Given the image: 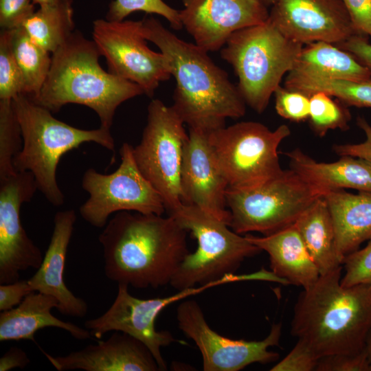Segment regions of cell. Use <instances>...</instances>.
<instances>
[{
    "label": "cell",
    "instance_id": "obj_18",
    "mask_svg": "<svg viewBox=\"0 0 371 371\" xmlns=\"http://www.w3.org/2000/svg\"><path fill=\"white\" fill-rule=\"evenodd\" d=\"M208 133L189 128L181 170L182 202L199 207L229 227L232 216L225 196L228 184L215 159Z\"/></svg>",
    "mask_w": 371,
    "mask_h": 371
},
{
    "label": "cell",
    "instance_id": "obj_11",
    "mask_svg": "<svg viewBox=\"0 0 371 371\" xmlns=\"http://www.w3.org/2000/svg\"><path fill=\"white\" fill-rule=\"evenodd\" d=\"M133 149L128 143L122 144L121 164L111 174L100 173L93 168L84 173L82 187L89 197L79 212L92 226L104 227L110 215L121 211L157 215L166 212L161 195L139 170Z\"/></svg>",
    "mask_w": 371,
    "mask_h": 371
},
{
    "label": "cell",
    "instance_id": "obj_44",
    "mask_svg": "<svg viewBox=\"0 0 371 371\" xmlns=\"http://www.w3.org/2000/svg\"><path fill=\"white\" fill-rule=\"evenodd\" d=\"M62 1L63 0H32L34 4L38 5L39 6L54 5Z\"/></svg>",
    "mask_w": 371,
    "mask_h": 371
},
{
    "label": "cell",
    "instance_id": "obj_30",
    "mask_svg": "<svg viewBox=\"0 0 371 371\" xmlns=\"http://www.w3.org/2000/svg\"><path fill=\"white\" fill-rule=\"evenodd\" d=\"M308 121L313 131L319 137H324L329 130L349 128L351 114L346 105L338 99L322 91L310 95Z\"/></svg>",
    "mask_w": 371,
    "mask_h": 371
},
{
    "label": "cell",
    "instance_id": "obj_15",
    "mask_svg": "<svg viewBox=\"0 0 371 371\" xmlns=\"http://www.w3.org/2000/svg\"><path fill=\"white\" fill-rule=\"evenodd\" d=\"M38 187L30 171L17 172L0 179V284L19 280L20 273L37 269L43 259L41 251L23 227L20 210Z\"/></svg>",
    "mask_w": 371,
    "mask_h": 371
},
{
    "label": "cell",
    "instance_id": "obj_8",
    "mask_svg": "<svg viewBox=\"0 0 371 371\" xmlns=\"http://www.w3.org/2000/svg\"><path fill=\"white\" fill-rule=\"evenodd\" d=\"M323 195L291 168L251 188H227L229 227L239 234L251 232L271 234L294 224Z\"/></svg>",
    "mask_w": 371,
    "mask_h": 371
},
{
    "label": "cell",
    "instance_id": "obj_24",
    "mask_svg": "<svg viewBox=\"0 0 371 371\" xmlns=\"http://www.w3.org/2000/svg\"><path fill=\"white\" fill-rule=\"evenodd\" d=\"M323 196L328 204L339 256L343 260L371 238V192L353 194L332 190Z\"/></svg>",
    "mask_w": 371,
    "mask_h": 371
},
{
    "label": "cell",
    "instance_id": "obj_46",
    "mask_svg": "<svg viewBox=\"0 0 371 371\" xmlns=\"http://www.w3.org/2000/svg\"><path fill=\"white\" fill-rule=\"evenodd\" d=\"M265 4L267 5H272V3H273L274 0H262Z\"/></svg>",
    "mask_w": 371,
    "mask_h": 371
},
{
    "label": "cell",
    "instance_id": "obj_31",
    "mask_svg": "<svg viewBox=\"0 0 371 371\" xmlns=\"http://www.w3.org/2000/svg\"><path fill=\"white\" fill-rule=\"evenodd\" d=\"M22 146L21 129L12 100H0V179L17 172L13 159Z\"/></svg>",
    "mask_w": 371,
    "mask_h": 371
},
{
    "label": "cell",
    "instance_id": "obj_12",
    "mask_svg": "<svg viewBox=\"0 0 371 371\" xmlns=\"http://www.w3.org/2000/svg\"><path fill=\"white\" fill-rule=\"evenodd\" d=\"M92 35L109 72L136 83L148 97L153 95L161 82L170 78L166 57L147 45L142 20L95 19Z\"/></svg>",
    "mask_w": 371,
    "mask_h": 371
},
{
    "label": "cell",
    "instance_id": "obj_32",
    "mask_svg": "<svg viewBox=\"0 0 371 371\" xmlns=\"http://www.w3.org/2000/svg\"><path fill=\"white\" fill-rule=\"evenodd\" d=\"M137 11L160 15L165 18L175 30H178L183 27L179 11L163 0H113L109 5L105 19L120 21Z\"/></svg>",
    "mask_w": 371,
    "mask_h": 371
},
{
    "label": "cell",
    "instance_id": "obj_13",
    "mask_svg": "<svg viewBox=\"0 0 371 371\" xmlns=\"http://www.w3.org/2000/svg\"><path fill=\"white\" fill-rule=\"evenodd\" d=\"M218 285L208 284L180 290L164 297L139 299L128 292V286L119 284L117 295L109 308L100 317L87 320L85 326L97 339L113 330L130 335L149 348L160 370H166L167 364L161 348L182 342L168 330H157L155 320L158 315L172 303Z\"/></svg>",
    "mask_w": 371,
    "mask_h": 371
},
{
    "label": "cell",
    "instance_id": "obj_20",
    "mask_svg": "<svg viewBox=\"0 0 371 371\" xmlns=\"http://www.w3.org/2000/svg\"><path fill=\"white\" fill-rule=\"evenodd\" d=\"M76 221V214L73 210L56 212L53 232L43 261L28 282L33 291L56 297L58 301L57 310L62 315L83 317L88 311L87 302L76 296L64 280L66 255Z\"/></svg>",
    "mask_w": 371,
    "mask_h": 371
},
{
    "label": "cell",
    "instance_id": "obj_40",
    "mask_svg": "<svg viewBox=\"0 0 371 371\" xmlns=\"http://www.w3.org/2000/svg\"><path fill=\"white\" fill-rule=\"evenodd\" d=\"M357 124L364 132L365 141L359 144H336L333 150L339 156H353L371 163V125L362 116L357 117Z\"/></svg>",
    "mask_w": 371,
    "mask_h": 371
},
{
    "label": "cell",
    "instance_id": "obj_2",
    "mask_svg": "<svg viewBox=\"0 0 371 371\" xmlns=\"http://www.w3.org/2000/svg\"><path fill=\"white\" fill-rule=\"evenodd\" d=\"M142 21L145 38L166 57L176 80L171 106L189 128L210 133L225 127L227 117L245 114L246 103L238 87L208 52L178 38L152 16Z\"/></svg>",
    "mask_w": 371,
    "mask_h": 371
},
{
    "label": "cell",
    "instance_id": "obj_34",
    "mask_svg": "<svg viewBox=\"0 0 371 371\" xmlns=\"http://www.w3.org/2000/svg\"><path fill=\"white\" fill-rule=\"evenodd\" d=\"M273 95L275 109L280 116L295 122H304L308 119L309 95L280 85L276 89Z\"/></svg>",
    "mask_w": 371,
    "mask_h": 371
},
{
    "label": "cell",
    "instance_id": "obj_22",
    "mask_svg": "<svg viewBox=\"0 0 371 371\" xmlns=\"http://www.w3.org/2000/svg\"><path fill=\"white\" fill-rule=\"evenodd\" d=\"M58 306L56 297L36 291L30 293L16 307L1 311L0 341L22 339L35 341V333L46 327L65 330L78 340L91 337L87 328L54 316L51 311L57 309Z\"/></svg>",
    "mask_w": 371,
    "mask_h": 371
},
{
    "label": "cell",
    "instance_id": "obj_1",
    "mask_svg": "<svg viewBox=\"0 0 371 371\" xmlns=\"http://www.w3.org/2000/svg\"><path fill=\"white\" fill-rule=\"evenodd\" d=\"M187 232L170 216L117 212L98 237L106 276L137 289L170 284L190 253Z\"/></svg>",
    "mask_w": 371,
    "mask_h": 371
},
{
    "label": "cell",
    "instance_id": "obj_10",
    "mask_svg": "<svg viewBox=\"0 0 371 371\" xmlns=\"http://www.w3.org/2000/svg\"><path fill=\"white\" fill-rule=\"evenodd\" d=\"M147 111L146 125L133 153L142 174L161 195L167 212L183 203L181 170L188 134L171 106L154 99Z\"/></svg>",
    "mask_w": 371,
    "mask_h": 371
},
{
    "label": "cell",
    "instance_id": "obj_38",
    "mask_svg": "<svg viewBox=\"0 0 371 371\" xmlns=\"http://www.w3.org/2000/svg\"><path fill=\"white\" fill-rule=\"evenodd\" d=\"M32 0H0V27L1 30H14L36 11Z\"/></svg>",
    "mask_w": 371,
    "mask_h": 371
},
{
    "label": "cell",
    "instance_id": "obj_9",
    "mask_svg": "<svg viewBox=\"0 0 371 371\" xmlns=\"http://www.w3.org/2000/svg\"><path fill=\"white\" fill-rule=\"evenodd\" d=\"M291 134L289 127L274 131L256 122H240L208 133L215 159L228 188L248 189L280 174L278 148Z\"/></svg>",
    "mask_w": 371,
    "mask_h": 371
},
{
    "label": "cell",
    "instance_id": "obj_6",
    "mask_svg": "<svg viewBox=\"0 0 371 371\" xmlns=\"http://www.w3.org/2000/svg\"><path fill=\"white\" fill-rule=\"evenodd\" d=\"M167 213L191 232L198 243L196 251L186 256L173 276L170 284L174 289L256 279V273L234 274L245 258L261 251L246 236L229 229L226 223L193 205L182 203Z\"/></svg>",
    "mask_w": 371,
    "mask_h": 371
},
{
    "label": "cell",
    "instance_id": "obj_33",
    "mask_svg": "<svg viewBox=\"0 0 371 371\" xmlns=\"http://www.w3.org/2000/svg\"><path fill=\"white\" fill-rule=\"evenodd\" d=\"M23 83L12 43V30L0 33V100H12L22 93Z\"/></svg>",
    "mask_w": 371,
    "mask_h": 371
},
{
    "label": "cell",
    "instance_id": "obj_16",
    "mask_svg": "<svg viewBox=\"0 0 371 371\" xmlns=\"http://www.w3.org/2000/svg\"><path fill=\"white\" fill-rule=\"evenodd\" d=\"M271 5L268 20L304 45L318 41L337 45L360 34L341 0H274Z\"/></svg>",
    "mask_w": 371,
    "mask_h": 371
},
{
    "label": "cell",
    "instance_id": "obj_28",
    "mask_svg": "<svg viewBox=\"0 0 371 371\" xmlns=\"http://www.w3.org/2000/svg\"><path fill=\"white\" fill-rule=\"evenodd\" d=\"M284 87L309 96L322 91L335 97L346 106L371 108V78L357 81L291 71L285 78Z\"/></svg>",
    "mask_w": 371,
    "mask_h": 371
},
{
    "label": "cell",
    "instance_id": "obj_23",
    "mask_svg": "<svg viewBox=\"0 0 371 371\" xmlns=\"http://www.w3.org/2000/svg\"><path fill=\"white\" fill-rule=\"evenodd\" d=\"M290 168L324 194L332 190L352 188L371 192V163L344 155L334 162H319L300 148L284 153Z\"/></svg>",
    "mask_w": 371,
    "mask_h": 371
},
{
    "label": "cell",
    "instance_id": "obj_41",
    "mask_svg": "<svg viewBox=\"0 0 371 371\" xmlns=\"http://www.w3.org/2000/svg\"><path fill=\"white\" fill-rule=\"evenodd\" d=\"M34 292L28 280L0 284V311L10 310L18 306L30 293Z\"/></svg>",
    "mask_w": 371,
    "mask_h": 371
},
{
    "label": "cell",
    "instance_id": "obj_5",
    "mask_svg": "<svg viewBox=\"0 0 371 371\" xmlns=\"http://www.w3.org/2000/svg\"><path fill=\"white\" fill-rule=\"evenodd\" d=\"M12 105L23 137L22 148L13 159L14 167L17 172H31L38 190L54 206L65 202L56 180L57 166L64 154L86 142L115 150L110 129L74 127L55 118L52 112L23 94L14 98Z\"/></svg>",
    "mask_w": 371,
    "mask_h": 371
},
{
    "label": "cell",
    "instance_id": "obj_21",
    "mask_svg": "<svg viewBox=\"0 0 371 371\" xmlns=\"http://www.w3.org/2000/svg\"><path fill=\"white\" fill-rule=\"evenodd\" d=\"M246 236L261 251L268 254L271 271L287 284H294L305 289L319 278V271L295 223L262 237Z\"/></svg>",
    "mask_w": 371,
    "mask_h": 371
},
{
    "label": "cell",
    "instance_id": "obj_45",
    "mask_svg": "<svg viewBox=\"0 0 371 371\" xmlns=\"http://www.w3.org/2000/svg\"><path fill=\"white\" fill-rule=\"evenodd\" d=\"M366 352L368 354V359L370 360V362L371 363V329L368 335L366 341V346H365Z\"/></svg>",
    "mask_w": 371,
    "mask_h": 371
},
{
    "label": "cell",
    "instance_id": "obj_27",
    "mask_svg": "<svg viewBox=\"0 0 371 371\" xmlns=\"http://www.w3.org/2000/svg\"><path fill=\"white\" fill-rule=\"evenodd\" d=\"M73 0L39 6L23 24L30 38L49 53L57 50L75 31Z\"/></svg>",
    "mask_w": 371,
    "mask_h": 371
},
{
    "label": "cell",
    "instance_id": "obj_19",
    "mask_svg": "<svg viewBox=\"0 0 371 371\" xmlns=\"http://www.w3.org/2000/svg\"><path fill=\"white\" fill-rule=\"evenodd\" d=\"M44 355L58 371H158L159 367L149 348L125 333H113L107 339L65 356Z\"/></svg>",
    "mask_w": 371,
    "mask_h": 371
},
{
    "label": "cell",
    "instance_id": "obj_17",
    "mask_svg": "<svg viewBox=\"0 0 371 371\" xmlns=\"http://www.w3.org/2000/svg\"><path fill=\"white\" fill-rule=\"evenodd\" d=\"M183 27L195 44L217 51L238 30L265 23L269 11L262 0H181Z\"/></svg>",
    "mask_w": 371,
    "mask_h": 371
},
{
    "label": "cell",
    "instance_id": "obj_43",
    "mask_svg": "<svg viewBox=\"0 0 371 371\" xmlns=\"http://www.w3.org/2000/svg\"><path fill=\"white\" fill-rule=\"evenodd\" d=\"M30 361L25 352L18 347H12L0 358V371L24 368Z\"/></svg>",
    "mask_w": 371,
    "mask_h": 371
},
{
    "label": "cell",
    "instance_id": "obj_29",
    "mask_svg": "<svg viewBox=\"0 0 371 371\" xmlns=\"http://www.w3.org/2000/svg\"><path fill=\"white\" fill-rule=\"evenodd\" d=\"M14 54L21 71L22 93L33 98L43 87L49 72V52L34 43L23 27L12 30Z\"/></svg>",
    "mask_w": 371,
    "mask_h": 371
},
{
    "label": "cell",
    "instance_id": "obj_37",
    "mask_svg": "<svg viewBox=\"0 0 371 371\" xmlns=\"http://www.w3.org/2000/svg\"><path fill=\"white\" fill-rule=\"evenodd\" d=\"M317 371H371L366 348L356 354H336L322 357Z\"/></svg>",
    "mask_w": 371,
    "mask_h": 371
},
{
    "label": "cell",
    "instance_id": "obj_39",
    "mask_svg": "<svg viewBox=\"0 0 371 371\" xmlns=\"http://www.w3.org/2000/svg\"><path fill=\"white\" fill-rule=\"evenodd\" d=\"M356 30L371 38V0H341Z\"/></svg>",
    "mask_w": 371,
    "mask_h": 371
},
{
    "label": "cell",
    "instance_id": "obj_36",
    "mask_svg": "<svg viewBox=\"0 0 371 371\" xmlns=\"http://www.w3.org/2000/svg\"><path fill=\"white\" fill-rule=\"evenodd\" d=\"M321 357L304 341H297L289 353L271 368V371L315 370Z\"/></svg>",
    "mask_w": 371,
    "mask_h": 371
},
{
    "label": "cell",
    "instance_id": "obj_25",
    "mask_svg": "<svg viewBox=\"0 0 371 371\" xmlns=\"http://www.w3.org/2000/svg\"><path fill=\"white\" fill-rule=\"evenodd\" d=\"M320 276L343 265L331 214L325 198L318 197L295 223Z\"/></svg>",
    "mask_w": 371,
    "mask_h": 371
},
{
    "label": "cell",
    "instance_id": "obj_35",
    "mask_svg": "<svg viewBox=\"0 0 371 371\" xmlns=\"http://www.w3.org/2000/svg\"><path fill=\"white\" fill-rule=\"evenodd\" d=\"M343 265L345 273L341 278V285H371V238L366 247L347 255Z\"/></svg>",
    "mask_w": 371,
    "mask_h": 371
},
{
    "label": "cell",
    "instance_id": "obj_26",
    "mask_svg": "<svg viewBox=\"0 0 371 371\" xmlns=\"http://www.w3.org/2000/svg\"><path fill=\"white\" fill-rule=\"evenodd\" d=\"M291 71L357 81L371 78L369 71L352 54L335 44L324 41L304 45Z\"/></svg>",
    "mask_w": 371,
    "mask_h": 371
},
{
    "label": "cell",
    "instance_id": "obj_42",
    "mask_svg": "<svg viewBox=\"0 0 371 371\" xmlns=\"http://www.w3.org/2000/svg\"><path fill=\"white\" fill-rule=\"evenodd\" d=\"M335 45L352 54L371 75V43L368 36L357 34Z\"/></svg>",
    "mask_w": 371,
    "mask_h": 371
},
{
    "label": "cell",
    "instance_id": "obj_7",
    "mask_svg": "<svg viewBox=\"0 0 371 371\" xmlns=\"http://www.w3.org/2000/svg\"><path fill=\"white\" fill-rule=\"evenodd\" d=\"M303 46L267 19L232 34L221 55L232 66L246 104L262 113L282 78L294 68Z\"/></svg>",
    "mask_w": 371,
    "mask_h": 371
},
{
    "label": "cell",
    "instance_id": "obj_4",
    "mask_svg": "<svg viewBox=\"0 0 371 371\" xmlns=\"http://www.w3.org/2000/svg\"><path fill=\"white\" fill-rule=\"evenodd\" d=\"M100 56L94 41L75 30L52 53L45 82L30 98L52 113L67 104L86 106L97 113L101 127L110 129L117 108L144 93L136 83L104 71L99 63Z\"/></svg>",
    "mask_w": 371,
    "mask_h": 371
},
{
    "label": "cell",
    "instance_id": "obj_14",
    "mask_svg": "<svg viewBox=\"0 0 371 371\" xmlns=\"http://www.w3.org/2000/svg\"><path fill=\"white\" fill-rule=\"evenodd\" d=\"M177 319L179 329L199 349L205 371H238L254 363H268L279 358L278 353L269 348L279 345L280 323L273 324L262 340L232 339L210 327L201 306L193 300L179 304Z\"/></svg>",
    "mask_w": 371,
    "mask_h": 371
},
{
    "label": "cell",
    "instance_id": "obj_3",
    "mask_svg": "<svg viewBox=\"0 0 371 371\" xmlns=\"http://www.w3.org/2000/svg\"><path fill=\"white\" fill-rule=\"evenodd\" d=\"M342 267L303 289L294 306L291 335L321 358L361 352L371 329V285H341Z\"/></svg>",
    "mask_w": 371,
    "mask_h": 371
}]
</instances>
